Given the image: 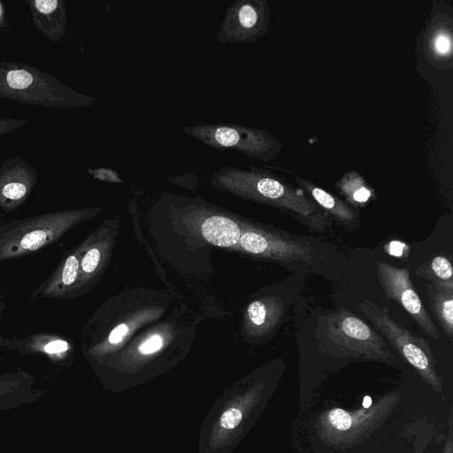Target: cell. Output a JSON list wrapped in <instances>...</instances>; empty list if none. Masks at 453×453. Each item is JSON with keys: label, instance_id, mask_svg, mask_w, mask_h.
<instances>
[{"label": "cell", "instance_id": "cell-18", "mask_svg": "<svg viewBox=\"0 0 453 453\" xmlns=\"http://www.w3.org/2000/svg\"><path fill=\"white\" fill-rule=\"evenodd\" d=\"M100 258L101 252L97 248H90L88 250L80 262L81 273L82 274L94 273L99 265Z\"/></svg>", "mask_w": 453, "mask_h": 453}, {"label": "cell", "instance_id": "cell-23", "mask_svg": "<svg viewBox=\"0 0 453 453\" xmlns=\"http://www.w3.org/2000/svg\"><path fill=\"white\" fill-rule=\"evenodd\" d=\"M94 176L97 179L111 181V182H122V180L119 179V174L113 171L112 169L109 168H100L97 170H95L91 172Z\"/></svg>", "mask_w": 453, "mask_h": 453}, {"label": "cell", "instance_id": "cell-22", "mask_svg": "<svg viewBox=\"0 0 453 453\" xmlns=\"http://www.w3.org/2000/svg\"><path fill=\"white\" fill-rule=\"evenodd\" d=\"M162 344V338L159 335H153L140 345L139 351L142 354H150L158 350Z\"/></svg>", "mask_w": 453, "mask_h": 453}, {"label": "cell", "instance_id": "cell-3", "mask_svg": "<svg viewBox=\"0 0 453 453\" xmlns=\"http://www.w3.org/2000/svg\"><path fill=\"white\" fill-rule=\"evenodd\" d=\"M183 132L209 148L234 150L264 163L274 159L283 148L267 131L238 124L186 126Z\"/></svg>", "mask_w": 453, "mask_h": 453}, {"label": "cell", "instance_id": "cell-2", "mask_svg": "<svg viewBox=\"0 0 453 453\" xmlns=\"http://www.w3.org/2000/svg\"><path fill=\"white\" fill-rule=\"evenodd\" d=\"M81 217L80 211H58L0 225V262L24 257L53 243Z\"/></svg>", "mask_w": 453, "mask_h": 453}, {"label": "cell", "instance_id": "cell-9", "mask_svg": "<svg viewBox=\"0 0 453 453\" xmlns=\"http://www.w3.org/2000/svg\"><path fill=\"white\" fill-rule=\"evenodd\" d=\"M376 269L385 297L400 303L426 334L439 341L437 328L413 288L409 269L385 262H377Z\"/></svg>", "mask_w": 453, "mask_h": 453}, {"label": "cell", "instance_id": "cell-4", "mask_svg": "<svg viewBox=\"0 0 453 453\" xmlns=\"http://www.w3.org/2000/svg\"><path fill=\"white\" fill-rule=\"evenodd\" d=\"M358 305L396 351L415 368L424 380L439 392L441 389V380L435 371L434 358L428 343L399 325L385 308L365 298Z\"/></svg>", "mask_w": 453, "mask_h": 453}, {"label": "cell", "instance_id": "cell-14", "mask_svg": "<svg viewBox=\"0 0 453 453\" xmlns=\"http://www.w3.org/2000/svg\"><path fill=\"white\" fill-rule=\"evenodd\" d=\"M0 345H12L18 349L40 350L49 356H60L70 348L67 341L60 335L53 334H37L20 339L0 336Z\"/></svg>", "mask_w": 453, "mask_h": 453}, {"label": "cell", "instance_id": "cell-5", "mask_svg": "<svg viewBox=\"0 0 453 453\" xmlns=\"http://www.w3.org/2000/svg\"><path fill=\"white\" fill-rule=\"evenodd\" d=\"M325 334L334 347L348 356L380 361L392 357L384 339L345 309L326 317Z\"/></svg>", "mask_w": 453, "mask_h": 453}, {"label": "cell", "instance_id": "cell-25", "mask_svg": "<svg viewBox=\"0 0 453 453\" xmlns=\"http://www.w3.org/2000/svg\"><path fill=\"white\" fill-rule=\"evenodd\" d=\"M36 9L42 13L52 12L58 5L57 0H36L35 2Z\"/></svg>", "mask_w": 453, "mask_h": 453}, {"label": "cell", "instance_id": "cell-1", "mask_svg": "<svg viewBox=\"0 0 453 453\" xmlns=\"http://www.w3.org/2000/svg\"><path fill=\"white\" fill-rule=\"evenodd\" d=\"M212 182L222 188L284 210L317 231L326 227L328 224L327 214L307 198L301 189L295 188L260 168L226 166L213 173Z\"/></svg>", "mask_w": 453, "mask_h": 453}, {"label": "cell", "instance_id": "cell-15", "mask_svg": "<svg viewBox=\"0 0 453 453\" xmlns=\"http://www.w3.org/2000/svg\"><path fill=\"white\" fill-rule=\"evenodd\" d=\"M283 311L282 301L279 298L257 300L248 307L250 322L261 330L274 326L281 318Z\"/></svg>", "mask_w": 453, "mask_h": 453}, {"label": "cell", "instance_id": "cell-7", "mask_svg": "<svg viewBox=\"0 0 453 453\" xmlns=\"http://www.w3.org/2000/svg\"><path fill=\"white\" fill-rule=\"evenodd\" d=\"M396 396L389 395L375 405L353 411L334 408L319 418V432L323 438L334 445L350 443L373 430L389 412Z\"/></svg>", "mask_w": 453, "mask_h": 453}, {"label": "cell", "instance_id": "cell-6", "mask_svg": "<svg viewBox=\"0 0 453 453\" xmlns=\"http://www.w3.org/2000/svg\"><path fill=\"white\" fill-rule=\"evenodd\" d=\"M435 4L437 5L434 6L418 35L417 58L418 65L426 72L450 73L453 64L452 8L445 4Z\"/></svg>", "mask_w": 453, "mask_h": 453}, {"label": "cell", "instance_id": "cell-26", "mask_svg": "<svg viewBox=\"0 0 453 453\" xmlns=\"http://www.w3.org/2000/svg\"><path fill=\"white\" fill-rule=\"evenodd\" d=\"M4 305H5V303H4L3 295H2V293H0V319L2 317L4 309Z\"/></svg>", "mask_w": 453, "mask_h": 453}, {"label": "cell", "instance_id": "cell-17", "mask_svg": "<svg viewBox=\"0 0 453 453\" xmlns=\"http://www.w3.org/2000/svg\"><path fill=\"white\" fill-rule=\"evenodd\" d=\"M452 265L443 256H436L427 263L418 267L417 275L425 278L432 283L453 287Z\"/></svg>", "mask_w": 453, "mask_h": 453}, {"label": "cell", "instance_id": "cell-11", "mask_svg": "<svg viewBox=\"0 0 453 453\" xmlns=\"http://www.w3.org/2000/svg\"><path fill=\"white\" fill-rule=\"evenodd\" d=\"M295 179L298 186L304 189L312 197L313 202L326 214L329 213L346 224H351L356 219L354 210L340 198L300 175L295 174Z\"/></svg>", "mask_w": 453, "mask_h": 453}, {"label": "cell", "instance_id": "cell-20", "mask_svg": "<svg viewBox=\"0 0 453 453\" xmlns=\"http://www.w3.org/2000/svg\"><path fill=\"white\" fill-rule=\"evenodd\" d=\"M27 187L21 182H10L2 188V195L9 200L17 201L27 194Z\"/></svg>", "mask_w": 453, "mask_h": 453}, {"label": "cell", "instance_id": "cell-13", "mask_svg": "<svg viewBox=\"0 0 453 453\" xmlns=\"http://www.w3.org/2000/svg\"><path fill=\"white\" fill-rule=\"evenodd\" d=\"M202 234L210 243L219 247H230L241 237L239 226L223 216H211L202 224Z\"/></svg>", "mask_w": 453, "mask_h": 453}, {"label": "cell", "instance_id": "cell-10", "mask_svg": "<svg viewBox=\"0 0 453 453\" xmlns=\"http://www.w3.org/2000/svg\"><path fill=\"white\" fill-rule=\"evenodd\" d=\"M80 258L70 253L56 267L50 276L34 292L33 297L60 298L68 295L78 280Z\"/></svg>", "mask_w": 453, "mask_h": 453}, {"label": "cell", "instance_id": "cell-8", "mask_svg": "<svg viewBox=\"0 0 453 453\" xmlns=\"http://www.w3.org/2000/svg\"><path fill=\"white\" fill-rule=\"evenodd\" d=\"M270 7L266 0H235L226 9L216 32L221 43H248L268 31Z\"/></svg>", "mask_w": 453, "mask_h": 453}, {"label": "cell", "instance_id": "cell-24", "mask_svg": "<svg viewBox=\"0 0 453 453\" xmlns=\"http://www.w3.org/2000/svg\"><path fill=\"white\" fill-rule=\"evenodd\" d=\"M127 333V326L125 324H119L110 333L109 342L111 344H117L123 340Z\"/></svg>", "mask_w": 453, "mask_h": 453}, {"label": "cell", "instance_id": "cell-21", "mask_svg": "<svg viewBox=\"0 0 453 453\" xmlns=\"http://www.w3.org/2000/svg\"><path fill=\"white\" fill-rule=\"evenodd\" d=\"M242 418V413L239 409H228L222 414L220 425L226 429H233L240 424Z\"/></svg>", "mask_w": 453, "mask_h": 453}, {"label": "cell", "instance_id": "cell-16", "mask_svg": "<svg viewBox=\"0 0 453 453\" xmlns=\"http://www.w3.org/2000/svg\"><path fill=\"white\" fill-rule=\"evenodd\" d=\"M337 190L352 204L367 203L373 196V190L356 171L346 173L336 182Z\"/></svg>", "mask_w": 453, "mask_h": 453}, {"label": "cell", "instance_id": "cell-27", "mask_svg": "<svg viewBox=\"0 0 453 453\" xmlns=\"http://www.w3.org/2000/svg\"><path fill=\"white\" fill-rule=\"evenodd\" d=\"M443 453H452V443H451V441H448V443L445 445Z\"/></svg>", "mask_w": 453, "mask_h": 453}, {"label": "cell", "instance_id": "cell-12", "mask_svg": "<svg viewBox=\"0 0 453 453\" xmlns=\"http://www.w3.org/2000/svg\"><path fill=\"white\" fill-rule=\"evenodd\" d=\"M428 302L437 322L449 337L453 336V287L428 283Z\"/></svg>", "mask_w": 453, "mask_h": 453}, {"label": "cell", "instance_id": "cell-19", "mask_svg": "<svg viewBox=\"0 0 453 453\" xmlns=\"http://www.w3.org/2000/svg\"><path fill=\"white\" fill-rule=\"evenodd\" d=\"M6 80L12 88L24 89L32 83L33 76L25 70H15L8 73Z\"/></svg>", "mask_w": 453, "mask_h": 453}]
</instances>
